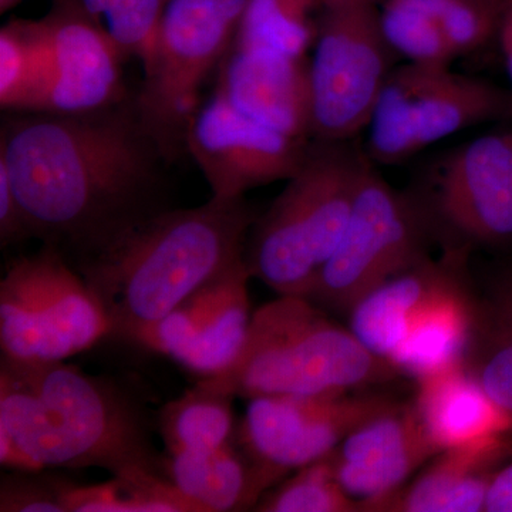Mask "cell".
I'll use <instances>...</instances> for the list:
<instances>
[{
    "mask_svg": "<svg viewBox=\"0 0 512 512\" xmlns=\"http://www.w3.org/2000/svg\"><path fill=\"white\" fill-rule=\"evenodd\" d=\"M110 338L100 302L56 249L9 265L0 281L2 357L22 363L64 362Z\"/></svg>",
    "mask_w": 512,
    "mask_h": 512,
    "instance_id": "obj_9",
    "label": "cell"
},
{
    "mask_svg": "<svg viewBox=\"0 0 512 512\" xmlns=\"http://www.w3.org/2000/svg\"><path fill=\"white\" fill-rule=\"evenodd\" d=\"M470 252V248L443 247L440 258L431 255L367 293L349 312L353 335L389 362L413 316L431 299L467 279Z\"/></svg>",
    "mask_w": 512,
    "mask_h": 512,
    "instance_id": "obj_18",
    "label": "cell"
},
{
    "mask_svg": "<svg viewBox=\"0 0 512 512\" xmlns=\"http://www.w3.org/2000/svg\"><path fill=\"white\" fill-rule=\"evenodd\" d=\"M39 25L52 70L28 111L83 113L127 97L121 79L126 59L82 0H53Z\"/></svg>",
    "mask_w": 512,
    "mask_h": 512,
    "instance_id": "obj_14",
    "label": "cell"
},
{
    "mask_svg": "<svg viewBox=\"0 0 512 512\" xmlns=\"http://www.w3.org/2000/svg\"><path fill=\"white\" fill-rule=\"evenodd\" d=\"M508 119L511 87L451 66L397 64L370 116L363 151L373 165L402 164L467 128Z\"/></svg>",
    "mask_w": 512,
    "mask_h": 512,
    "instance_id": "obj_8",
    "label": "cell"
},
{
    "mask_svg": "<svg viewBox=\"0 0 512 512\" xmlns=\"http://www.w3.org/2000/svg\"><path fill=\"white\" fill-rule=\"evenodd\" d=\"M248 0H170L134 96L140 119L174 163L200 109L202 87L217 74L237 39Z\"/></svg>",
    "mask_w": 512,
    "mask_h": 512,
    "instance_id": "obj_6",
    "label": "cell"
},
{
    "mask_svg": "<svg viewBox=\"0 0 512 512\" xmlns=\"http://www.w3.org/2000/svg\"><path fill=\"white\" fill-rule=\"evenodd\" d=\"M111 0H82L84 8L89 10L94 18L101 19L106 15Z\"/></svg>",
    "mask_w": 512,
    "mask_h": 512,
    "instance_id": "obj_36",
    "label": "cell"
},
{
    "mask_svg": "<svg viewBox=\"0 0 512 512\" xmlns=\"http://www.w3.org/2000/svg\"><path fill=\"white\" fill-rule=\"evenodd\" d=\"M485 512H512V460L495 474L488 491Z\"/></svg>",
    "mask_w": 512,
    "mask_h": 512,
    "instance_id": "obj_34",
    "label": "cell"
},
{
    "mask_svg": "<svg viewBox=\"0 0 512 512\" xmlns=\"http://www.w3.org/2000/svg\"><path fill=\"white\" fill-rule=\"evenodd\" d=\"M52 63L39 20H12L0 30V104L28 111L49 79Z\"/></svg>",
    "mask_w": 512,
    "mask_h": 512,
    "instance_id": "obj_26",
    "label": "cell"
},
{
    "mask_svg": "<svg viewBox=\"0 0 512 512\" xmlns=\"http://www.w3.org/2000/svg\"><path fill=\"white\" fill-rule=\"evenodd\" d=\"M0 163L30 237L76 266L170 210L165 164L134 97L83 113L8 111Z\"/></svg>",
    "mask_w": 512,
    "mask_h": 512,
    "instance_id": "obj_1",
    "label": "cell"
},
{
    "mask_svg": "<svg viewBox=\"0 0 512 512\" xmlns=\"http://www.w3.org/2000/svg\"><path fill=\"white\" fill-rule=\"evenodd\" d=\"M485 2L490 3L493 8L497 9L498 12L503 15L504 10L511 5L512 0H485Z\"/></svg>",
    "mask_w": 512,
    "mask_h": 512,
    "instance_id": "obj_37",
    "label": "cell"
},
{
    "mask_svg": "<svg viewBox=\"0 0 512 512\" xmlns=\"http://www.w3.org/2000/svg\"><path fill=\"white\" fill-rule=\"evenodd\" d=\"M441 245L433 218L412 188L397 190L370 165L357 190L345 235L306 298L338 313Z\"/></svg>",
    "mask_w": 512,
    "mask_h": 512,
    "instance_id": "obj_7",
    "label": "cell"
},
{
    "mask_svg": "<svg viewBox=\"0 0 512 512\" xmlns=\"http://www.w3.org/2000/svg\"><path fill=\"white\" fill-rule=\"evenodd\" d=\"M295 476L266 493L255 505L262 512H362V505L340 485L332 454L299 468Z\"/></svg>",
    "mask_w": 512,
    "mask_h": 512,
    "instance_id": "obj_29",
    "label": "cell"
},
{
    "mask_svg": "<svg viewBox=\"0 0 512 512\" xmlns=\"http://www.w3.org/2000/svg\"><path fill=\"white\" fill-rule=\"evenodd\" d=\"M491 288L476 301L464 365L491 399L512 416V269Z\"/></svg>",
    "mask_w": 512,
    "mask_h": 512,
    "instance_id": "obj_23",
    "label": "cell"
},
{
    "mask_svg": "<svg viewBox=\"0 0 512 512\" xmlns=\"http://www.w3.org/2000/svg\"><path fill=\"white\" fill-rule=\"evenodd\" d=\"M63 480L18 471L2 477L0 511L66 512L62 503Z\"/></svg>",
    "mask_w": 512,
    "mask_h": 512,
    "instance_id": "obj_32",
    "label": "cell"
},
{
    "mask_svg": "<svg viewBox=\"0 0 512 512\" xmlns=\"http://www.w3.org/2000/svg\"><path fill=\"white\" fill-rule=\"evenodd\" d=\"M363 148L312 140L302 167L249 232V272L278 295L308 296L339 247L363 175Z\"/></svg>",
    "mask_w": 512,
    "mask_h": 512,
    "instance_id": "obj_5",
    "label": "cell"
},
{
    "mask_svg": "<svg viewBox=\"0 0 512 512\" xmlns=\"http://www.w3.org/2000/svg\"><path fill=\"white\" fill-rule=\"evenodd\" d=\"M467 279L421 308L389 359L399 375L424 379L466 363L473 336L476 301Z\"/></svg>",
    "mask_w": 512,
    "mask_h": 512,
    "instance_id": "obj_21",
    "label": "cell"
},
{
    "mask_svg": "<svg viewBox=\"0 0 512 512\" xmlns=\"http://www.w3.org/2000/svg\"><path fill=\"white\" fill-rule=\"evenodd\" d=\"M247 262L202 286L147 330L137 345L202 377L218 375L241 352L251 323Z\"/></svg>",
    "mask_w": 512,
    "mask_h": 512,
    "instance_id": "obj_15",
    "label": "cell"
},
{
    "mask_svg": "<svg viewBox=\"0 0 512 512\" xmlns=\"http://www.w3.org/2000/svg\"><path fill=\"white\" fill-rule=\"evenodd\" d=\"M440 454L413 402L396 403L367 420L332 453L340 485L363 507L382 500Z\"/></svg>",
    "mask_w": 512,
    "mask_h": 512,
    "instance_id": "obj_16",
    "label": "cell"
},
{
    "mask_svg": "<svg viewBox=\"0 0 512 512\" xmlns=\"http://www.w3.org/2000/svg\"><path fill=\"white\" fill-rule=\"evenodd\" d=\"M234 397L195 384L158 416V429L168 453L207 451L224 446L234 436Z\"/></svg>",
    "mask_w": 512,
    "mask_h": 512,
    "instance_id": "obj_25",
    "label": "cell"
},
{
    "mask_svg": "<svg viewBox=\"0 0 512 512\" xmlns=\"http://www.w3.org/2000/svg\"><path fill=\"white\" fill-rule=\"evenodd\" d=\"M512 458L511 434L441 451L426 470L363 512H481L497 471Z\"/></svg>",
    "mask_w": 512,
    "mask_h": 512,
    "instance_id": "obj_19",
    "label": "cell"
},
{
    "mask_svg": "<svg viewBox=\"0 0 512 512\" xmlns=\"http://www.w3.org/2000/svg\"><path fill=\"white\" fill-rule=\"evenodd\" d=\"M396 404L380 394L254 397L238 429L259 498L289 471L332 454L357 427Z\"/></svg>",
    "mask_w": 512,
    "mask_h": 512,
    "instance_id": "obj_12",
    "label": "cell"
},
{
    "mask_svg": "<svg viewBox=\"0 0 512 512\" xmlns=\"http://www.w3.org/2000/svg\"><path fill=\"white\" fill-rule=\"evenodd\" d=\"M427 208L441 248L512 242V131L450 148L410 185Z\"/></svg>",
    "mask_w": 512,
    "mask_h": 512,
    "instance_id": "obj_11",
    "label": "cell"
},
{
    "mask_svg": "<svg viewBox=\"0 0 512 512\" xmlns=\"http://www.w3.org/2000/svg\"><path fill=\"white\" fill-rule=\"evenodd\" d=\"M399 375L305 296L279 295L252 313L237 359L198 382L212 392L254 399L282 394L352 393Z\"/></svg>",
    "mask_w": 512,
    "mask_h": 512,
    "instance_id": "obj_4",
    "label": "cell"
},
{
    "mask_svg": "<svg viewBox=\"0 0 512 512\" xmlns=\"http://www.w3.org/2000/svg\"><path fill=\"white\" fill-rule=\"evenodd\" d=\"M66 512H204L165 476L116 477L76 485L63 480Z\"/></svg>",
    "mask_w": 512,
    "mask_h": 512,
    "instance_id": "obj_24",
    "label": "cell"
},
{
    "mask_svg": "<svg viewBox=\"0 0 512 512\" xmlns=\"http://www.w3.org/2000/svg\"><path fill=\"white\" fill-rule=\"evenodd\" d=\"M164 474L204 512L247 510L258 503L251 466L232 440L207 451L170 454Z\"/></svg>",
    "mask_w": 512,
    "mask_h": 512,
    "instance_id": "obj_22",
    "label": "cell"
},
{
    "mask_svg": "<svg viewBox=\"0 0 512 512\" xmlns=\"http://www.w3.org/2000/svg\"><path fill=\"white\" fill-rule=\"evenodd\" d=\"M322 0H248L234 45L306 57Z\"/></svg>",
    "mask_w": 512,
    "mask_h": 512,
    "instance_id": "obj_27",
    "label": "cell"
},
{
    "mask_svg": "<svg viewBox=\"0 0 512 512\" xmlns=\"http://www.w3.org/2000/svg\"><path fill=\"white\" fill-rule=\"evenodd\" d=\"M416 384L414 409L440 453L512 433V416L491 399L466 365Z\"/></svg>",
    "mask_w": 512,
    "mask_h": 512,
    "instance_id": "obj_20",
    "label": "cell"
},
{
    "mask_svg": "<svg viewBox=\"0 0 512 512\" xmlns=\"http://www.w3.org/2000/svg\"><path fill=\"white\" fill-rule=\"evenodd\" d=\"M214 92L266 127L312 140L308 56L234 45L218 70Z\"/></svg>",
    "mask_w": 512,
    "mask_h": 512,
    "instance_id": "obj_17",
    "label": "cell"
},
{
    "mask_svg": "<svg viewBox=\"0 0 512 512\" xmlns=\"http://www.w3.org/2000/svg\"><path fill=\"white\" fill-rule=\"evenodd\" d=\"M497 37L500 40L501 52H503L505 69L510 77L512 90V3L501 15L498 25Z\"/></svg>",
    "mask_w": 512,
    "mask_h": 512,
    "instance_id": "obj_35",
    "label": "cell"
},
{
    "mask_svg": "<svg viewBox=\"0 0 512 512\" xmlns=\"http://www.w3.org/2000/svg\"><path fill=\"white\" fill-rule=\"evenodd\" d=\"M0 463L40 473L99 467L116 477L165 476L146 407L110 377L64 362H0Z\"/></svg>",
    "mask_w": 512,
    "mask_h": 512,
    "instance_id": "obj_2",
    "label": "cell"
},
{
    "mask_svg": "<svg viewBox=\"0 0 512 512\" xmlns=\"http://www.w3.org/2000/svg\"><path fill=\"white\" fill-rule=\"evenodd\" d=\"M382 0H322L311 63L312 140L366 130L397 57L380 25Z\"/></svg>",
    "mask_w": 512,
    "mask_h": 512,
    "instance_id": "obj_10",
    "label": "cell"
},
{
    "mask_svg": "<svg viewBox=\"0 0 512 512\" xmlns=\"http://www.w3.org/2000/svg\"><path fill=\"white\" fill-rule=\"evenodd\" d=\"M258 217L245 198L170 208L73 268L106 313L110 338L137 345L188 296L245 261Z\"/></svg>",
    "mask_w": 512,
    "mask_h": 512,
    "instance_id": "obj_3",
    "label": "cell"
},
{
    "mask_svg": "<svg viewBox=\"0 0 512 512\" xmlns=\"http://www.w3.org/2000/svg\"><path fill=\"white\" fill-rule=\"evenodd\" d=\"M441 30L458 56L497 37L501 13L485 0H412Z\"/></svg>",
    "mask_w": 512,
    "mask_h": 512,
    "instance_id": "obj_30",
    "label": "cell"
},
{
    "mask_svg": "<svg viewBox=\"0 0 512 512\" xmlns=\"http://www.w3.org/2000/svg\"><path fill=\"white\" fill-rule=\"evenodd\" d=\"M170 0H111L104 18L111 39L124 56L143 62Z\"/></svg>",
    "mask_w": 512,
    "mask_h": 512,
    "instance_id": "obj_31",
    "label": "cell"
},
{
    "mask_svg": "<svg viewBox=\"0 0 512 512\" xmlns=\"http://www.w3.org/2000/svg\"><path fill=\"white\" fill-rule=\"evenodd\" d=\"M23 0H0V12L6 13L8 10L15 8L19 3H22Z\"/></svg>",
    "mask_w": 512,
    "mask_h": 512,
    "instance_id": "obj_38",
    "label": "cell"
},
{
    "mask_svg": "<svg viewBox=\"0 0 512 512\" xmlns=\"http://www.w3.org/2000/svg\"><path fill=\"white\" fill-rule=\"evenodd\" d=\"M380 25L404 63L451 66L458 57L443 30L412 0H382Z\"/></svg>",
    "mask_w": 512,
    "mask_h": 512,
    "instance_id": "obj_28",
    "label": "cell"
},
{
    "mask_svg": "<svg viewBox=\"0 0 512 512\" xmlns=\"http://www.w3.org/2000/svg\"><path fill=\"white\" fill-rule=\"evenodd\" d=\"M311 143L264 126L214 92L191 120L185 151L201 168L212 197L238 200L254 188L289 180Z\"/></svg>",
    "mask_w": 512,
    "mask_h": 512,
    "instance_id": "obj_13",
    "label": "cell"
},
{
    "mask_svg": "<svg viewBox=\"0 0 512 512\" xmlns=\"http://www.w3.org/2000/svg\"><path fill=\"white\" fill-rule=\"evenodd\" d=\"M25 214L5 164L0 163V244L2 248L30 239Z\"/></svg>",
    "mask_w": 512,
    "mask_h": 512,
    "instance_id": "obj_33",
    "label": "cell"
}]
</instances>
